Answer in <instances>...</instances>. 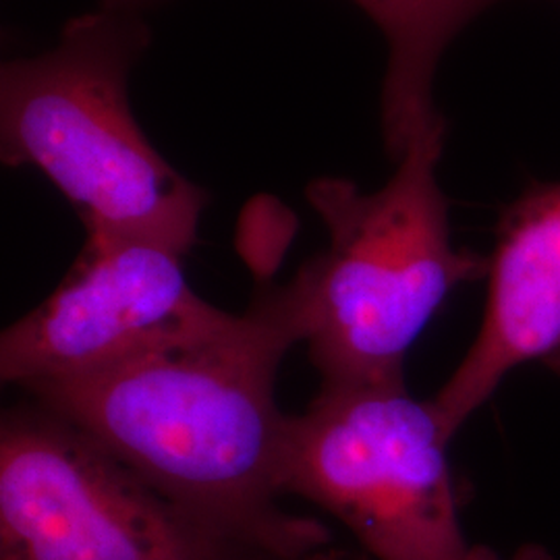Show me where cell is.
Masks as SVG:
<instances>
[{
  "mask_svg": "<svg viewBox=\"0 0 560 560\" xmlns=\"http://www.w3.org/2000/svg\"><path fill=\"white\" fill-rule=\"evenodd\" d=\"M150 44L141 13L102 4L69 21L55 48L0 71V156L32 166L78 212L88 237L194 247L208 194L164 161L129 102Z\"/></svg>",
  "mask_w": 560,
  "mask_h": 560,
  "instance_id": "obj_3",
  "label": "cell"
},
{
  "mask_svg": "<svg viewBox=\"0 0 560 560\" xmlns=\"http://www.w3.org/2000/svg\"><path fill=\"white\" fill-rule=\"evenodd\" d=\"M559 355L560 180L532 183L501 214L480 332L432 399L446 436L521 363Z\"/></svg>",
  "mask_w": 560,
  "mask_h": 560,
  "instance_id": "obj_7",
  "label": "cell"
},
{
  "mask_svg": "<svg viewBox=\"0 0 560 560\" xmlns=\"http://www.w3.org/2000/svg\"><path fill=\"white\" fill-rule=\"evenodd\" d=\"M446 436L432 400L405 382L320 386L289 416L282 494L301 497L376 560H474L460 525Z\"/></svg>",
  "mask_w": 560,
  "mask_h": 560,
  "instance_id": "obj_4",
  "label": "cell"
},
{
  "mask_svg": "<svg viewBox=\"0 0 560 560\" xmlns=\"http://www.w3.org/2000/svg\"><path fill=\"white\" fill-rule=\"evenodd\" d=\"M183 258L159 241L85 237L59 287L2 332V382L80 376L226 320L189 287Z\"/></svg>",
  "mask_w": 560,
  "mask_h": 560,
  "instance_id": "obj_6",
  "label": "cell"
},
{
  "mask_svg": "<svg viewBox=\"0 0 560 560\" xmlns=\"http://www.w3.org/2000/svg\"><path fill=\"white\" fill-rule=\"evenodd\" d=\"M0 560H277L36 402L0 420Z\"/></svg>",
  "mask_w": 560,
  "mask_h": 560,
  "instance_id": "obj_5",
  "label": "cell"
},
{
  "mask_svg": "<svg viewBox=\"0 0 560 560\" xmlns=\"http://www.w3.org/2000/svg\"><path fill=\"white\" fill-rule=\"evenodd\" d=\"M303 560H370L365 555H349V552H342V550H335L330 546L320 548L316 552H312L310 557H305Z\"/></svg>",
  "mask_w": 560,
  "mask_h": 560,
  "instance_id": "obj_9",
  "label": "cell"
},
{
  "mask_svg": "<svg viewBox=\"0 0 560 560\" xmlns=\"http://www.w3.org/2000/svg\"><path fill=\"white\" fill-rule=\"evenodd\" d=\"M102 2H117V0H102Z\"/></svg>",
  "mask_w": 560,
  "mask_h": 560,
  "instance_id": "obj_12",
  "label": "cell"
},
{
  "mask_svg": "<svg viewBox=\"0 0 560 560\" xmlns=\"http://www.w3.org/2000/svg\"><path fill=\"white\" fill-rule=\"evenodd\" d=\"M159 0H117V2H102L106 7H115V9H125V11H133V13H143L148 7L156 4Z\"/></svg>",
  "mask_w": 560,
  "mask_h": 560,
  "instance_id": "obj_10",
  "label": "cell"
},
{
  "mask_svg": "<svg viewBox=\"0 0 560 560\" xmlns=\"http://www.w3.org/2000/svg\"><path fill=\"white\" fill-rule=\"evenodd\" d=\"M474 560H504L502 557H499L494 550H490V548H483V546H478V550H476V559Z\"/></svg>",
  "mask_w": 560,
  "mask_h": 560,
  "instance_id": "obj_11",
  "label": "cell"
},
{
  "mask_svg": "<svg viewBox=\"0 0 560 560\" xmlns=\"http://www.w3.org/2000/svg\"><path fill=\"white\" fill-rule=\"evenodd\" d=\"M300 342L282 284L261 287L217 326L23 390L168 499L277 560H303L330 532L279 504L289 416L277 374Z\"/></svg>",
  "mask_w": 560,
  "mask_h": 560,
  "instance_id": "obj_1",
  "label": "cell"
},
{
  "mask_svg": "<svg viewBox=\"0 0 560 560\" xmlns=\"http://www.w3.org/2000/svg\"><path fill=\"white\" fill-rule=\"evenodd\" d=\"M446 120L409 140L393 177L365 194L353 180H310L305 198L328 247L282 291L320 386L405 382V358L444 300L488 277V258L457 249L439 183Z\"/></svg>",
  "mask_w": 560,
  "mask_h": 560,
  "instance_id": "obj_2",
  "label": "cell"
},
{
  "mask_svg": "<svg viewBox=\"0 0 560 560\" xmlns=\"http://www.w3.org/2000/svg\"><path fill=\"white\" fill-rule=\"evenodd\" d=\"M388 46L382 136L397 162L423 122L439 115L432 85L442 55L460 32L502 0H353Z\"/></svg>",
  "mask_w": 560,
  "mask_h": 560,
  "instance_id": "obj_8",
  "label": "cell"
}]
</instances>
